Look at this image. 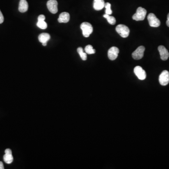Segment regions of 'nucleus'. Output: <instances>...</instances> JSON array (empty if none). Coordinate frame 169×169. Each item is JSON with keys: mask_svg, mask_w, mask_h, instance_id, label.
Returning <instances> with one entry per match:
<instances>
[{"mask_svg": "<svg viewBox=\"0 0 169 169\" xmlns=\"http://www.w3.org/2000/svg\"><path fill=\"white\" fill-rule=\"evenodd\" d=\"M80 28L82 30V34L85 37H88L93 33V27L91 24L88 22L82 23L80 25Z\"/></svg>", "mask_w": 169, "mask_h": 169, "instance_id": "f257e3e1", "label": "nucleus"}, {"mask_svg": "<svg viewBox=\"0 0 169 169\" xmlns=\"http://www.w3.org/2000/svg\"><path fill=\"white\" fill-rule=\"evenodd\" d=\"M147 10L145 8L140 7L137 10L136 13L133 16V19L136 21H142L145 19L146 16Z\"/></svg>", "mask_w": 169, "mask_h": 169, "instance_id": "f03ea898", "label": "nucleus"}, {"mask_svg": "<svg viewBox=\"0 0 169 169\" xmlns=\"http://www.w3.org/2000/svg\"><path fill=\"white\" fill-rule=\"evenodd\" d=\"M116 30L122 37L126 38L129 35V29L124 24H118L116 27Z\"/></svg>", "mask_w": 169, "mask_h": 169, "instance_id": "7ed1b4c3", "label": "nucleus"}, {"mask_svg": "<svg viewBox=\"0 0 169 169\" xmlns=\"http://www.w3.org/2000/svg\"><path fill=\"white\" fill-rule=\"evenodd\" d=\"M147 20L149 21V24L150 27H157L160 25V21L156 17L154 14H149L147 16Z\"/></svg>", "mask_w": 169, "mask_h": 169, "instance_id": "20e7f679", "label": "nucleus"}, {"mask_svg": "<svg viewBox=\"0 0 169 169\" xmlns=\"http://www.w3.org/2000/svg\"><path fill=\"white\" fill-rule=\"evenodd\" d=\"M160 84L162 86H166L169 83V73L167 71H163L159 77Z\"/></svg>", "mask_w": 169, "mask_h": 169, "instance_id": "39448f33", "label": "nucleus"}, {"mask_svg": "<svg viewBox=\"0 0 169 169\" xmlns=\"http://www.w3.org/2000/svg\"><path fill=\"white\" fill-rule=\"evenodd\" d=\"M145 48L144 46H140L132 53V57L135 60H140L144 56Z\"/></svg>", "mask_w": 169, "mask_h": 169, "instance_id": "423d86ee", "label": "nucleus"}, {"mask_svg": "<svg viewBox=\"0 0 169 169\" xmlns=\"http://www.w3.org/2000/svg\"><path fill=\"white\" fill-rule=\"evenodd\" d=\"M48 10L52 14L57 13L58 11V3L56 0H49L47 3Z\"/></svg>", "mask_w": 169, "mask_h": 169, "instance_id": "0eeeda50", "label": "nucleus"}, {"mask_svg": "<svg viewBox=\"0 0 169 169\" xmlns=\"http://www.w3.org/2000/svg\"><path fill=\"white\" fill-rule=\"evenodd\" d=\"M134 73L139 80H143L146 78V72L142 67L140 66H137L134 68Z\"/></svg>", "mask_w": 169, "mask_h": 169, "instance_id": "6e6552de", "label": "nucleus"}, {"mask_svg": "<svg viewBox=\"0 0 169 169\" xmlns=\"http://www.w3.org/2000/svg\"><path fill=\"white\" fill-rule=\"evenodd\" d=\"M119 52V50L116 47H112L109 49L108 53V57L110 60H114L118 57V54Z\"/></svg>", "mask_w": 169, "mask_h": 169, "instance_id": "1a4fd4ad", "label": "nucleus"}, {"mask_svg": "<svg viewBox=\"0 0 169 169\" xmlns=\"http://www.w3.org/2000/svg\"><path fill=\"white\" fill-rule=\"evenodd\" d=\"M158 50L160 54L161 59L163 61L167 60L169 58V53L166 48L164 46L161 45L158 47Z\"/></svg>", "mask_w": 169, "mask_h": 169, "instance_id": "9d476101", "label": "nucleus"}, {"mask_svg": "<svg viewBox=\"0 0 169 169\" xmlns=\"http://www.w3.org/2000/svg\"><path fill=\"white\" fill-rule=\"evenodd\" d=\"M3 160L6 163L10 164L12 163L13 161V157L12 156L11 149H8L5 150V155L3 156Z\"/></svg>", "mask_w": 169, "mask_h": 169, "instance_id": "9b49d317", "label": "nucleus"}, {"mask_svg": "<svg viewBox=\"0 0 169 169\" xmlns=\"http://www.w3.org/2000/svg\"><path fill=\"white\" fill-rule=\"evenodd\" d=\"M70 18V14L68 12H62L59 15L58 21L60 23H66L69 22Z\"/></svg>", "mask_w": 169, "mask_h": 169, "instance_id": "f8f14e48", "label": "nucleus"}, {"mask_svg": "<svg viewBox=\"0 0 169 169\" xmlns=\"http://www.w3.org/2000/svg\"><path fill=\"white\" fill-rule=\"evenodd\" d=\"M104 0H94L93 7L96 10H100L104 8Z\"/></svg>", "mask_w": 169, "mask_h": 169, "instance_id": "ddd939ff", "label": "nucleus"}, {"mask_svg": "<svg viewBox=\"0 0 169 169\" xmlns=\"http://www.w3.org/2000/svg\"><path fill=\"white\" fill-rule=\"evenodd\" d=\"M28 8V4L27 1L26 0H20L18 7L19 11L22 13H24L27 11Z\"/></svg>", "mask_w": 169, "mask_h": 169, "instance_id": "4468645a", "label": "nucleus"}, {"mask_svg": "<svg viewBox=\"0 0 169 169\" xmlns=\"http://www.w3.org/2000/svg\"><path fill=\"white\" fill-rule=\"evenodd\" d=\"M39 41L41 43L47 42L50 39V36L47 33H42L39 36Z\"/></svg>", "mask_w": 169, "mask_h": 169, "instance_id": "2eb2a0df", "label": "nucleus"}, {"mask_svg": "<svg viewBox=\"0 0 169 169\" xmlns=\"http://www.w3.org/2000/svg\"><path fill=\"white\" fill-rule=\"evenodd\" d=\"M103 17L104 18H106L109 24L112 25L115 24L116 23V18L113 16H110V15L104 14L103 15Z\"/></svg>", "mask_w": 169, "mask_h": 169, "instance_id": "dca6fc26", "label": "nucleus"}, {"mask_svg": "<svg viewBox=\"0 0 169 169\" xmlns=\"http://www.w3.org/2000/svg\"><path fill=\"white\" fill-rule=\"evenodd\" d=\"M77 52L83 60L85 61L87 59V54L86 53L84 52L83 49L82 48V47H78L77 49Z\"/></svg>", "mask_w": 169, "mask_h": 169, "instance_id": "f3484780", "label": "nucleus"}, {"mask_svg": "<svg viewBox=\"0 0 169 169\" xmlns=\"http://www.w3.org/2000/svg\"><path fill=\"white\" fill-rule=\"evenodd\" d=\"M85 51L86 53L88 54H93L96 53V50L93 48L92 46L90 45H87L85 48Z\"/></svg>", "mask_w": 169, "mask_h": 169, "instance_id": "a211bd4d", "label": "nucleus"}, {"mask_svg": "<svg viewBox=\"0 0 169 169\" xmlns=\"http://www.w3.org/2000/svg\"><path fill=\"white\" fill-rule=\"evenodd\" d=\"M37 26L41 29H46L47 28V24L45 21H38Z\"/></svg>", "mask_w": 169, "mask_h": 169, "instance_id": "6ab92c4d", "label": "nucleus"}, {"mask_svg": "<svg viewBox=\"0 0 169 169\" xmlns=\"http://www.w3.org/2000/svg\"><path fill=\"white\" fill-rule=\"evenodd\" d=\"M104 8H106V10H105V14L108 15L112 14V11L111 10V4L109 3H105V5H104Z\"/></svg>", "mask_w": 169, "mask_h": 169, "instance_id": "aec40b11", "label": "nucleus"}, {"mask_svg": "<svg viewBox=\"0 0 169 169\" xmlns=\"http://www.w3.org/2000/svg\"><path fill=\"white\" fill-rule=\"evenodd\" d=\"M45 16L43 15H41L38 17V21H45Z\"/></svg>", "mask_w": 169, "mask_h": 169, "instance_id": "412c9836", "label": "nucleus"}, {"mask_svg": "<svg viewBox=\"0 0 169 169\" xmlns=\"http://www.w3.org/2000/svg\"><path fill=\"white\" fill-rule=\"evenodd\" d=\"M4 21V17L3 14L0 10V24H2Z\"/></svg>", "mask_w": 169, "mask_h": 169, "instance_id": "4be33fe9", "label": "nucleus"}, {"mask_svg": "<svg viewBox=\"0 0 169 169\" xmlns=\"http://www.w3.org/2000/svg\"><path fill=\"white\" fill-rule=\"evenodd\" d=\"M4 166L3 162L0 161V169H4Z\"/></svg>", "mask_w": 169, "mask_h": 169, "instance_id": "5701e85b", "label": "nucleus"}, {"mask_svg": "<svg viewBox=\"0 0 169 169\" xmlns=\"http://www.w3.org/2000/svg\"><path fill=\"white\" fill-rule=\"evenodd\" d=\"M166 24L168 27H169V13L167 16V20L166 21Z\"/></svg>", "mask_w": 169, "mask_h": 169, "instance_id": "b1692460", "label": "nucleus"}, {"mask_svg": "<svg viewBox=\"0 0 169 169\" xmlns=\"http://www.w3.org/2000/svg\"><path fill=\"white\" fill-rule=\"evenodd\" d=\"M42 45L44 46H46L47 44V42H44V43H42Z\"/></svg>", "mask_w": 169, "mask_h": 169, "instance_id": "393cba45", "label": "nucleus"}]
</instances>
